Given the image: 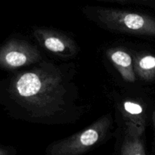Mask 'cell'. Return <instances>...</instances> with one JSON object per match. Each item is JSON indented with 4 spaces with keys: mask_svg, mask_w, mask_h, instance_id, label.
<instances>
[{
    "mask_svg": "<svg viewBox=\"0 0 155 155\" xmlns=\"http://www.w3.org/2000/svg\"><path fill=\"white\" fill-rule=\"evenodd\" d=\"M60 71L51 64L18 73L0 81V104L9 110H25L34 116H49L64 104Z\"/></svg>",
    "mask_w": 155,
    "mask_h": 155,
    "instance_id": "obj_1",
    "label": "cell"
},
{
    "mask_svg": "<svg viewBox=\"0 0 155 155\" xmlns=\"http://www.w3.org/2000/svg\"><path fill=\"white\" fill-rule=\"evenodd\" d=\"M97 21L106 28L121 33L155 36V19L139 13L98 8L95 12Z\"/></svg>",
    "mask_w": 155,
    "mask_h": 155,
    "instance_id": "obj_2",
    "label": "cell"
},
{
    "mask_svg": "<svg viewBox=\"0 0 155 155\" xmlns=\"http://www.w3.org/2000/svg\"><path fill=\"white\" fill-rule=\"evenodd\" d=\"M110 116H104L86 130L51 145L48 155H80L103 140L110 129Z\"/></svg>",
    "mask_w": 155,
    "mask_h": 155,
    "instance_id": "obj_3",
    "label": "cell"
},
{
    "mask_svg": "<svg viewBox=\"0 0 155 155\" xmlns=\"http://www.w3.org/2000/svg\"><path fill=\"white\" fill-rule=\"evenodd\" d=\"M40 59L37 48L20 38L11 37L0 45V69L14 71Z\"/></svg>",
    "mask_w": 155,
    "mask_h": 155,
    "instance_id": "obj_4",
    "label": "cell"
},
{
    "mask_svg": "<svg viewBox=\"0 0 155 155\" xmlns=\"http://www.w3.org/2000/svg\"><path fill=\"white\" fill-rule=\"evenodd\" d=\"M33 33L43 48L56 55L68 58L77 53V47L74 41L63 33L45 28L35 29Z\"/></svg>",
    "mask_w": 155,
    "mask_h": 155,
    "instance_id": "obj_5",
    "label": "cell"
},
{
    "mask_svg": "<svg viewBox=\"0 0 155 155\" xmlns=\"http://www.w3.org/2000/svg\"><path fill=\"white\" fill-rule=\"evenodd\" d=\"M120 111L127 124V130L142 136L145 128V112L142 105L134 101L126 100L123 102Z\"/></svg>",
    "mask_w": 155,
    "mask_h": 155,
    "instance_id": "obj_6",
    "label": "cell"
},
{
    "mask_svg": "<svg viewBox=\"0 0 155 155\" xmlns=\"http://www.w3.org/2000/svg\"><path fill=\"white\" fill-rule=\"evenodd\" d=\"M107 55L126 82L136 81L133 59L127 51L120 48H110L107 51Z\"/></svg>",
    "mask_w": 155,
    "mask_h": 155,
    "instance_id": "obj_7",
    "label": "cell"
},
{
    "mask_svg": "<svg viewBox=\"0 0 155 155\" xmlns=\"http://www.w3.org/2000/svg\"><path fill=\"white\" fill-rule=\"evenodd\" d=\"M136 76L146 81L155 80V56L147 53H139L133 59Z\"/></svg>",
    "mask_w": 155,
    "mask_h": 155,
    "instance_id": "obj_8",
    "label": "cell"
},
{
    "mask_svg": "<svg viewBox=\"0 0 155 155\" xmlns=\"http://www.w3.org/2000/svg\"><path fill=\"white\" fill-rule=\"evenodd\" d=\"M121 155H146L141 136L127 130L121 148Z\"/></svg>",
    "mask_w": 155,
    "mask_h": 155,
    "instance_id": "obj_9",
    "label": "cell"
},
{
    "mask_svg": "<svg viewBox=\"0 0 155 155\" xmlns=\"http://www.w3.org/2000/svg\"><path fill=\"white\" fill-rule=\"evenodd\" d=\"M14 152L8 147L0 145V155H13Z\"/></svg>",
    "mask_w": 155,
    "mask_h": 155,
    "instance_id": "obj_10",
    "label": "cell"
},
{
    "mask_svg": "<svg viewBox=\"0 0 155 155\" xmlns=\"http://www.w3.org/2000/svg\"><path fill=\"white\" fill-rule=\"evenodd\" d=\"M154 127H155V111L154 113Z\"/></svg>",
    "mask_w": 155,
    "mask_h": 155,
    "instance_id": "obj_11",
    "label": "cell"
}]
</instances>
